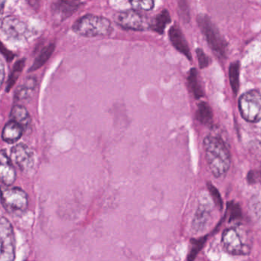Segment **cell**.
I'll use <instances>...</instances> for the list:
<instances>
[{
    "label": "cell",
    "mask_w": 261,
    "mask_h": 261,
    "mask_svg": "<svg viewBox=\"0 0 261 261\" xmlns=\"http://www.w3.org/2000/svg\"><path fill=\"white\" fill-rule=\"evenodd\" d=\"M53 50H54V48H53V46H51V45H49V46L45 48V50H43V51L41 53L39 57L36 59V62H35L34 65H33V68H31L32 71L37 69V68H39L42 65H43L45 63V62L48 60V58L51 56Z\"/></svg>",
    "instance_id": "obj_20"
},
{
    "label": "cell",
    "mask_w": 261,
    "mask_h": 261,
    "mask_svg": "<svg viewBox=\"0 0 261 261\" xmlns=\"http://www.w3.org/2000/svg\"><path fill=\"white\" fill-rule=\"evenodd\" d=\"M114 18L119 25L127 30L144 31L150 27L147 17L135 11L121 12L117 13Z\"/></svg>",
    "instance_id": "obj_9"
},
{
    "label": "cell",
    "mask_w": 261,
    "mask_h": 261,
    "mask_svg": "<svg viewBox=\"0 0 261 261\" xmlns=\"http://www.w3.org/2000/svg\"><path fill=\"white\" fill-rule=\"evenodd\" d=\"M5 1H1L0 0V20L2 19L3 15H4V7H5Z\"/></svg>",
    "instance_id": "obj_25"
},
{
    "label": "cell",
    "mask_w": 261,
    "mask_h": 261,
    "mask_svg": "<svg viewBox=\"0 0 261 261\" xmlns=\"http://www.w3.org/2000/svg\"><path fill=\"white\" fill-rule=\"evenodd\" d=\"M197 21L211 48L220 57L226 58L228 45L210 18L206 15H198Z\"/></svg>",
    "instance_id": "obj_5"
},
{
    "label": "cell",
    "mask_w": 261,
    "mask_h": 261,
    "mask_svg": "<svg viewBox=\"0 0 261 261\" xmlns=\"http://www.w3.org/2000/svg\"><path fill=\"white\" fill-rule=\"evenodd\" d=\"M1 30L12 40L24 41L30 37V32L27 24L16 16L5 18L1 24Z\"/></svg>",
    "instance_id": "obj_8"
},
{
    "label": "cell",
    "mask_w": 261,
    "mask_h": 261,
    "mask_svg": "<svg viewBox=\"0 0 261 261\" xmlns=\"http://www.w3.org/2000/svg\"><path fill=\"white\" fill-rule=\"evenodd\" d=\"M189 90L193 94L195 99H199L204 96V91L201 85V82L198 77V71L195 68H192L189 71L187 77Z\"/></svg>",
    "instance_id": "obj_15"
},
{
    "label": "cell",
    "mask_w": 261,
    "mask_h": 261,
    "mask_svg": "<svg viewBox=\"0 0 261 261\" xmlns=\"http://www.w3.org/2000/svg\"><path fill=\"white\" fill-rule=\"evenodd\" d=\"M10 116H11L12 121L19 123L23 128L28 126L31 122V117L27 110L24 107L19 106V105L13 107Z\"/></svg>",
    "instance_id": "obj_17"
},
{
    "label": "cell",
    "mask_w": 261,
    "mask_h": 261,
    "mask_svg": "<svg viewBox=\"0 0 261 261\" xmlns=\"http://www.w3.org/2000/svg\"><path fill=\"white\" fill-rule=\"evenodd\" d=\"M16 180V171L7 151L0 150V181L4 186H12Z\"/></svg>",
    "instance_id": "obj_11"
},
{
    "label": "cell",
    "mask_w": 261,
    "mask_h": 261,
    "mask_svg": "<svg viewBox=\"0 0 261 261\" xmlns=\"http://www.w3.org/2000/svg\"><path fill=\"white\" fill-rule=\"evenodd\" d=\"M81 5L80 2H59L53 7V12L61 19L71 16Z\"/></svg>",
    "instance_id": "obj_14"
},
{
    "label": "cell",
    "mask_w": 261,
    "mask_h": 261,
    "mask_svg": "<svg viewBox=\"0 0 261 261\" xmlns=\"http://www.w3.org/2000/svg\"><path fill=\"white\" fill-rule=\"evenodd\" d=\"M239 110L243 118L247 122H259L261 117V97L259 91L252 90L241 95Z\"/></svg>",
    "instance_id": "obj_7"
},
{
    "label": "cell",
    "mask_w": 261,
    "mask_h": 261,
    "mask_svg": "<svg viewBox=\"0 0 261 261\" xmlns=\"http://www.w3.org/2000/svg\"><path fill=\"white\" fill-rule=\"evenodd\" d=\"M186 7V10H184V1L179 3L180 13H181V17L183 18V19H186V20L189 19V12L188 10L189 7Z\"/></svg>",
    "instance_id": "obj_24"
},
{
    "label": "cell",
    "mask_w": 261,
    "mask_h": 261,
    "mask_svg": "<svg viewBox=\"0 0 261 261\" xmlns=\"http://www.w3.org/2000/svg\"><path fill=\"white\" fill-rule=\"evenodd\" d=\"M5 65H4V62H3L2 59H0V89H1L3 85H4V80H5Z\"/></svg>",
    "instance_id": "obj_23"
},
{
    "label": "cell",
    "mask_w": 261,
    "mask_h": 261,
    "mask_svg": "<svg viewBox=\"0 0 261 261\" xmlns=\"http://www.w3.org/2000/svg\"><path fill=\"white\" fill-rule=\"evenodd\" d=\"M129 3H130L133 8L135 9V10H146V11L152 10L154 7V4H155L154 1H152V0H145V1H136V0H134V1H130Z\"/></svg>",
    "instance_id": "obj_21"
},
{
    "label": "cell",
    "mask_w": 261,
    "mask_h": 261,
    "mask_svg": "<svg viewBox=\"0 0 261 261\" xmlns=\"http://www.w3.org/2000/svg\"><path fill=\"white\" fill-rule=\"evenodd\" d=\"M171 22L170 15L169 11L166 10H163L160 12L152 22H150L149 28L153 30L155 33L159 34H163L165 29L167 27L168 24Z\"/></svg>",
    "instance_id": "obj_16"
},
{
    "label": "cell",
    "mask_w": 261,
    "mask_h": 261,
    "mask_svg": "<svg viewBox=\"0 0 261 261\" xmlns=\"http://www.w3.org/2000/svg\"><path fill=\"white\" fill-rule=\"evenodd\" d=\"M223 247L232 255H248L251 251L252 240L248 232L241 227L226 229L221 238Z\"/></svg>",
    "instance_id": "obj_3"
},
{
    "label": "cell",
    "mask_w": 261,
    "mask_h": 261,
    "mask_svg": "<svg viewBox=\"0 0 261 261\" xmlns=\"http://www.w3.org/2000/svg\"><path fill=\"white\" fill-rule=\"evenodd\" d=\"M169 39L173 46L178 50L179 53H182L189 60H192L190 49L188 45L187 41L185 38L184 35L181 33V30L178 25H173L169 30Z\"/></svg>",
    "instance_id": "obj_12"
},
{
    "label": "cell",
    "mask_w": 261,
    "mask_h": 261,
    "mask_svg": "<svg viewBox=\"0 0 261 261\" xmlns=\"http://www.w3.org/2000/svg\"><path fill=\"white\" fill-rule=\"evenodd\" d=\"M16 239L14 230L10 221L0 218V261H15Z\"/></svg>",
    "instance_id": "obj_6"
},
{
    "label": "cell",
    "mask_w": 261,
    "mask_h": 261,
    "mask_svg": "<svg viewBox=\"0 0 261 261\" xmlns=\"http://www.w3.org/2000/svg\"><path fill=\"white\" fill-rule=\"evenodd\" d=\"M23 132L24 128L22 126L11 120L3 130V140L8 143H16L22 137Z\"/></svg>",
    "instance_id": "obj_13"
},
{
    "label": "cell",
    "mask_w": 261,
    "mask_h": 261,
    "mask_svg": "<svg viewBox=\"0 0 261 261\" xmlns=\"http://www.w3.org/2000/svg\"><path fill=\"white\" fill-rule=\"evenodd\" d=\"M206 160L211 172L215 178L224 176L230 166V155L222 139L215 136H207L204 140Z\"/></svg>",
    "instance_id": "obj_1"
},
{
    "label": "cell",
    "mask_w": 261,
    "mask_h": 261,
    "mask_svg": "<svg viewBox=\"0 0 261 261\" xmlns=\"http://www.w3.org/2000/svg\"><path fill=\"white\" fill-rule=\"evenodd\" d=\"M195 117L202 124L211 126L213 122V114H212V108L206 102H201L198 105V109L195 113Z\"/></svg>",
    "instance_id": "obj_18"
},
{
    "label": "cell",
    "mask_w": 261,
    "mask_h": 261,
    "mask_svg": "<svg viewBox=\"0 0 261 261\" xmlns=\"http://www.w3.org/2000/svg\"><path fill=\"white\" fill-rule=\"evenodd\" d=\"M196 53L200 68H207L210 65L211 62H212L210 58L207 55L204 54V51L201 48H198L196 50Z\"/></svg>",
    "instance_id": "obj_22"
},
{
    "label": "cell",
    "mask_w": 261,
    "mask_h": 261,
    "mask_svg": "<svg viewBox=\"0 0 261 261\" xmlns=\"http://www.w3.org/2000/svg\"><path fill=\"white\" fill-rule=\"evenodd\" d=\"M239 74L240 63L238 62H233L229 68V79L232 91L234 94H238L239 91Z\"/></svg>",
    "instance_id": "obj_19"
},
{
    "label": "cell",
    "mask_w": 261,
    "mask_h": 261,
    "mask_svg": "<svg viewBox=\"0 0 261 261\" xmlns=\"http://www.w3.org/2000/svg\"><path fill=\"white\" fill-rule=\"evenodd\" d=\"M0 201L7 212L14 216L25 213L30 204L28 194L19 187L0 186Z\"/></svg>",
    "instance_id": "obj_4"
},
{
    "label": "cell",
    "mask_w": 261,
    "mask_h": 261,
    "mask_svg": "<svg viewBox=\"0 0 261 261\" xmlns=\"http://www.w3.org/2000/svg\"><path fill=\"white\" fill-rule=\"evenodd\" d=\"M73 31L85 37L108 36L112 33L111 21L102 16L85 15L77 19L72 27Z\"/></svg>",
    "instance_id": "obj_2"
},
{
    "label": "cell",
    "mask_w": 261,
    "mask_h": 261,
    "mask_svg": "<svg viewBox=\"0 0 261 261\" xmlns=\"http://www.w3.org/2000/svg\"><path fill=\"white\" fill-rule=\"evenodd\" d=\"M11 160L25 173L31 172L35 166V155L33 150L24 143L13 146L11 150Z\"/></svg>",
    "instance_id": "obj_10"
}]
</instances>
